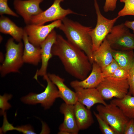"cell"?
<instances>
[{"instance_id": "cell-15", "label": "cell", "mask_w": 134, "mask_h": 134, "mask_svg": "<svg viewBox=\"0 0 134 134\" xmlns=\"http://www.w3.org/2000/svg\"><path fill=\"white\" fill-rule=\"evenodd\" d=\"M104 78L100 67L94 62L92 64L91 72L88 76L81 81H73L70 82V85L74 89L80 88H96Z\"/></svg>"}, {"instance_id": "cell-31", "label": "cell", "mask_w": 134, "mask_h": 134, "mask_svg": "<svg viewBox=\"0 0 134 134\" xmlns=\"http://www.w3.org/2000/svg\"><path fill=\"white\" fill-rule=\"evenodd\" d=\"M118 0H105L103 9L105 12L113 11L115 9Z\"/></svg>"}, {"instance_id": "cell-8", "label": "cell", "mask_w": 134, "mask_h": 134, "mask_svg": "<svg viewBox=\"0 0 134 134\" xmlns=\"http://www.w3.org/2000/svg\"><path fill=\"white\" fill-rule=\"evenodd\" d=\"M96 88L104 100H108L124 98L128 93L129 86L127 79L118 80L108 77L104 78Z\"/></svg>"}, {"instance_id": "cell-23", "label": "cell", "mask_w": 134, "mask_h": 134, "mask_svg": "<svg viewBox=\"0 0 134 134\" xmlns=\"http://www.w3.org/2000/svg\"><path fill=\"white\" fill-rule=\"evenodd\" d=\"M121 2L124 3L123 7L118 12V16L119 17L127 15L134 16V0H120Z\"/></svg>"}, {"instance_id": "cell-29", "label": "cell", "mask_w": 134, "mask_h": 134, "mask_svg": "<svg viewBox=\"0 0 134 134\" xmlns=\"http://www.w3.org/2000/svg\"><path fill=\"white\" fill-rule=\"evenodd\" d=\"M127 79L129 86L128 93L134 96V61L129 71V76Z\"/></svg>"}, {"instance_id": "cell-11", "label": "cell", "mask_w": 134, "mask_h": 134, "mask_svg": "<svg viewBox=\"0 0 134 134\" xmlns=\"http://www.w3.org/2000/svg\"><path fill=\"white\" fill-rule=\"evenodd\" d=\"M44 0H14L13 5L17 13L23 19L27 24H30L32 17L43 11L40 4Z\"/></svg>"}, {"instance_id": "cell-27", "label": "cell", "mask_w": 134, "mask_h": 134, "mask_svg": "<svg viewBox=\"0 0 134 134\" xmlns=\"http://www.w3.org/2000/svg\"><path fill=\"white\" fill-rule=\"evenodd\" d=\"M8 0H0V16L4 14L10 15L18 17L19 15L15 12L8 6Z\"/></svg>"}, {"instance_id": "cell-33", "label": "cell", "mask_w": 134, "mask_h": 134, "mask_svg": "<svg viewBox=\"0 0 134 134\" xmlns=\"http://www.w3.org/2000/svg\"><path fill=\"white\" fill-rule=\"evenodd\" d=\"M124 134H134V119H130L124 129Z\"/></svg>"}, {"instance_id": "cell-30", "label": "cell", "mask_w": 134, "mask_h": 134, "mask_svg": "<svg viewBox=\"0 0 134 134\" xmlns=\"http://www.w3.org/2000/svg\"><path fill=\"white\" fill-rule=\"evenodd\" d=\"M3 115V124L2 126L0 128V132H1V133H6L8 131L16 130V127H14L12 124L8 122L5 112Z\"/></svg>"}, {"instance_id": "cell-19", "label": "cell", "mask_w": 134, "mask_h": 134, "mask_svg": "<svg viewBox=\"0 0 134 134\" xmlns=\"http://www.w3.org/2000/svg\"><path fill=\"white\" fill-rule=\"evenodd\" d=\"M112 49L105 38L99 48L93 52L94 62L97 64L101 70L113 60Z\"/></svg>"}, {"instance_id": "cell-21", "label": "cell", "mask_w": 134, "mask_h": 134, "mask_svg": "<svg viewBox=\"0 0 134 134\" xmlns=\"http://www.w3.org/2000/svg\"><path fill=\"white\" fill-rule=\"evenodd\" d=\"M114 59L119 66L128 71L134 61L133 50H117L112 49Z\"/></svg>"}, {"instance_id": "cell-25", "label": "cell", "mask_w": 134, "mask_h": 134, "mask_svg": "<svg viewBox=\"0 0 134 134\" xmlns=\"http://www.w3.org/2000/svg\"><path fill=\"white\" fill-rule=\"evenodd\" d=\"M119 67L117 63L114 59L109 65L102 70V75L104 78L109 77Z\"/></svg>"}, {"instance_id": "cell-34", "label": "cell", "mask_w": 134, "mask_h": 134, "mask_svg": "<svg viewBox=\"0 0 134 134\" xmlns=\"http://www.w3.org/2000/svg\"><path fill=\"white\" fill-rule=\"evenodd\" d=\"M125 25L129 29L132 30L134 34V21H126L124 23Z\"/></svg>"}, {"instance_id": "cell-28", "label": "cell", "mask_w": 134, "mask_h": 134, "mask_svg": "<svg viewBox=\"0 0 134 134\" xmlns=\"http://www.w3.org/2000/svg\"><path fill=\"white\" fill-rule=\"evenodd\" d=\"M128 76L129 71L120 67L109 77L116 80H123L127 79Z\"/></svg>"}, {"instance_id": "cell-16", "label": "cell", "mask_w": 134, "mask_h": 134, "mask_svg": "<svg viewBox=\"0 0 134 134\" xmlns=\"http://www.w3.org/2000/svg\"><path fill=\"white\" fill-rule=\"evenodd\" d=\"M47 75L59 90L60 98L67 104L74 105L77 101L75 92L71 90L64 83V79L58 75L48 73Z\"/></svg>"}, {"instance_id": "cell-3", "label": "cell", "mask_w": 134, "mask_h": 134, "mask_svg": "<svg viewBox=\"0 0 134 134\" xmlns=\"http://www.w3.org/2000/svg\"><path fill=\"white\" fill-rule=\"evenodd\" d=\"M12 38L8 39L5 45V58L0 66V72L3 77L11 73L19 72L24 62L23 59L24 44L22 41L17 44Z\"/></svg>"}, {"instance_id": "cell-13", "label": "cell", "mask_w": 134, "mask_h": 134, "mask_svg": "<svg viewBox=\"0 0 134 134\" xmlns=\"http://www.w3.org/2000/svg\"><path fill=\"white\" fill-rule=\"evenodd\" d=\"M77 101L85 106L89 109L95 104L100 103L106 105L105 101L97 89L77 88L74 89Z\"/></svg>"}, {"instance_id": "cell-12", "label": "cell", "mask_w": 134, "mask_h": 134, "mask_svg": "<svg viewBox=\"0 0 134 134\" xmlns=\"http://www.w3.org/2000/svg\"><path fill=\"white\" fill-rule=\"evenodd\" d=\"M57 34L55 31L53 30L40 45L41 65L40 68L37 70L34 77L36 80L38 76L43 77L47 74L48 62L53 56L51 52L52 48L56 41Z\"/></svg>"}, {"instance_id": "cell-22", "label": "cell", "mask_w": 134, "mask_h": 134, "mask_svg": "<svg viewBox=\"0 0 134 134\" xmlns=\"http://www.w3.org/2000/svg\"><path fill=\"white\" fill-rule=\"evenodd\" d=\"M110 102L118 106L128 118L134 119V96L128 93L123 98H116Z\"/></svg>"}, {"instance_id": "cell-17", "label": "cell", "mask_w": 134, "mask_h": 134, "mask_svg": "<svg viewBox=\"0 0 134 134\" xmlns=\"http://www.w3.org/2000/svg\"><path fill=\"white\" fill-rule=\"evenodd\" d=\"M73 106L74 116L79 129L82 130L87 129L94 123L90 110L77 101Z\"/></svg>"}, {"instance_id": "cell-2", "label": "cell", "mask_w": 134, "mask_h": 134, "mask_svg": "<svg viewBox=\"0 0 134 134\" xmlns=\"http://www.w3.org/2000/svg\"><path fill=\"white\" fill-rule=\"evenodd\" d=\"M61 21L62 23L58 28L63 32L69 42L85 53L92 64V43L89 34L92 27L84 26L66 17Z\"/></svg>"}, {"instance_id": "cell-5", "label": "cell", "mask_w": 134, "mask_h": 134, "mask_svg": "<svg viewBox=\"0 0 134 134\" xmlns=\"http://www.w3.org/2000/svg\"><path fill=\"white\" fill-rule=\"evenodd\" d=\"M94 1L97 16V23L95 27L89 32L92 43L93 52L99 48L119 18L117 16L112 19L106 18L101 14L97 0H94Z\"/></svg>"}, {"instance_id": "cell-32", "label": "cell", "mask_w": 134, "mask_h": 134, "mask_svg": "<svg viewBox=\"0 0 134 134\" xmlns=\"http://www.w3.org/2000/svg\"><path fill=\"white\" fill-rule=\"evenodd\" d=\"M16 127V130L25 134H36L33 129V128L30 125H23Z\"/></svg>"}, {"instance_id": "cell-1", "label": "cell", "mask_w": 134, "mask_h": 134, "mask_svg": "<svg viewBox=\"0 0 134 134\" xmlns=\"http://www.w3.org/2000/svg\"><path fill=\"white\" fill-rule=\"evenodd\" d=\"M51 52L59 58L66 71L77 79H85L91 71L92 64L85 53L60 35L57 34Z\"/></svg>"}, {"instance_id": "cell-18", "label": "cell", "mask_w": 134, "mask_h": 134, "mask_svg": "<svg viewBox=\"0 0 134 134\" xmlns=\"http://www.w3.org/2000/svg\"><path fill=\"white\" fill-rule=\"evenodd\" d=\"M22 40L24 44L23 59L24 63L37 65L41 60L40 46H35L31 43L25 31Z\"/></svg>"}, {"instance_id": "cell-26", "label": "cell", "mask_w": 134, "mask_h": 134, "mask_svg": "<svg viewBox=\"0 0 134 134\" xmlns=\"http://www.w3.org/2000/svg\"><path fill=\"white\" fill-rule=\"evenodd\" d=\"M12 96L10 94H5L3 96H0V108L1 110L0 115H3L5 110L9 109L11 105L8 102V101L10 100Z\"/></svg>"}, {"instance_id": "cell-6", "label": "cell", "mask_w": 134, "mask_h": 134, "mask_svg": "<svg viewBox=\"0 0 134 134\" xmlns=\"http://www.w3.org/2000/svg\"><path fill=\"white\" fill-rule=\"evenodd\" d=\"M105 39L112 49L134 50V34L124 23L114 26Z\"/></svg>"}, {"instance_id": "cell-20", "label": "cell", "mask_w": 134, "mask_h": 134, "mask_svg": "<svg viewBox=\"0 0 134 134\" xmlns=\"http://www.w3.org/2000/svg\"><path fill=\"white\" fill-rule=\"evenodd\" d=\"M0 32L10 35L19 42L22 41L24 31V28L17 26L9 18L2 15L0 17Z\"/></svg>"}, {"instance_id": "cell-4", "label": "cell", "mask_w": 134, "mask_h": 134, "mask_svg": "<svg viewBox=\"0 0 134 134\" xmlns=\"http://www.w3.org/2000/svg\"><path fill=\"white\" fill-rule=\"evenodd\" d=\"M98 113L114 130L117 134H123L125 126L130 119L117 106L110 102L96 107Z\"/></svg>"}, {"instance_id": "cell-9", "label": "cell", "mask_w": 134, "mask_h": 134, "mask_svg": "<svg viewBox=\"0 0 134 134\" xmlns=\"http://www.w3.org/2000/svg\"><path fill=\"white\" fill-rule=\"evenodd\" d=\"M64 0H54L48 8L39 14L33 16L30 24L38 25H44L46 22L58 20H62L69 14H77L69 9L63 8L60 3Z\"/></svg>"}, {"instance_id": "cell-7", "label": "cell", "mask_w": 134, "mask_h": 134, "mask_svg": "<svg viewBox=\"0 0 134 134\" xmlns=\"http://www.w3.org/2000/svg\"><path fill=\"white\" fill-rule=\"evenodd\" d=\"M43 78L47 84L44 91L39 94L30 93L21 98L22 102L29 104L40 103L45 109H47L52 105L57 98H60L58 88L50 80L47 74L43 77Z\"/></svg>"}, {"instance_id": "cell-24", "label": "cell", "mask_w": 134, "mask_h": 134, "mask_svg": "<svg viewBox=\"0 0 134 134\" xmlns=\"http://www.w3.org/2000/svg\"><path fill=\"white\" fill-rule=\"evenodd\" d=\"M94 114L98 123L99 128L103 134H117L114 130L99 114L94 112Z\"/></svg>"}, {"instance_id": "cell-14", "label": "cell", "mask_w": 134, "mask_h": 134, "mask_svg": "<svg viewBox=\"0 0 134 134\" xmlns=\"http://www.w3.org/2000/svg\"><path fill=\"white\" fill-rule=\"evenodd\" d=\"M60 112L64 115L63 122L59 126V131H64L69 134H77L80 130L76 121L73 105L62 103L60 108Z\"/></svg>"}, {"instance_id": "cell-10", "label": "cell", "mask_w": 134, "mask_h": 134, "mask_svg": "<svg viewBox=\"0 0 134 134\" xmlns=\"http://www.w3.org/2000/svg\"><path fill=\"white\" fill-rule=\"evenodd\" d=\"M62 21L58 20L46 25L30 24L24 28L29 41L35 46H40L50 33L55 28H58Z\"/></svg>"}]
</instances>
